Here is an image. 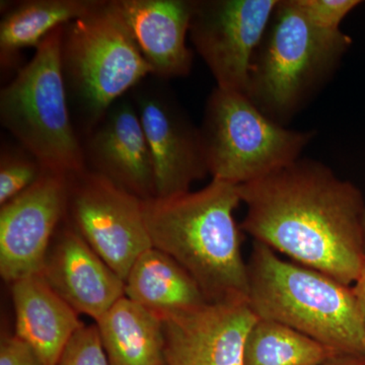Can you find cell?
<instances>
[{
	"label": "cell",
	"instance_id": "1",
	"mask_svg": "<svg viewBox=\"0 0 365 365\" xmlns=\"http://www.w3.org/2000/svg\"><path fill=\"white\" fill-rule=\"evenodd\" d=\"M242 232L254 242L346 285L365 265L359 187L330 167L300 158L256 181L239 185Z\"/></svg>",
	"mask_w": 365,
	"mask_h": 365
},
{
	"label": "cell",
	"instance_id": "2",
	"mask_svg": "<svg viewBox=\"0 0 365 365\" xmlns=\"http://www.w3.org/2000/svg\"><path fill=\"white\" fill-rule=\"evenodd\" d=\"M240 203L239 186L216 179L198 191L143 201L153 248L184 268L209 304L248 302Z\"/></svg>",
	"mask_w": 365,
	"mask_h": 365
},
{
	"label": "cell",
	"instance_id": "3",
	"mask_svg": "<svg viewBox=\"0 0 365 365\" xmlns=\"http://www.w3.org/2000/svg\"><path fill=\"white\" fill-rule=\"evenodd\" d=\"M248 304L270 319L340 353L365 354V309L353 287L253 242Z\"/></svg>",
	"mask_w": 365,
	"mask_h": 365
},
{
	"label": "cell",
	"instance_id": "4",
	"mask_svg": "<svg viewBox=\"0 0 365 365\" xmlns=\"http://www.w3.org/2000/svg\"><path fill=\"white\" fill-rule=\"evenodd\" d=\"M351 38L312 25L297 0H278L250 69L246 95L266 116L287 126L330 83Z\"/></svg>",
	"mask_w": 365,
	"mask_h": 365
},
{
	"label": "cell",
	"instance_id": "5",
	"mask_svg": "<svg viewBox=\"0 0 365 365\" xmlns=\"http://www.w3.org/2000/svg\"><path fill=\"white\" fill-rule=\"evenodd\" d=\"M60 63L74 124L81 139L117 101L153 76L110 0L62 29Z\"/></svg>",
	"mask_w": 365,
	"mask_h": 365
},
{
	"label": "cell",
	"instance_id": "6",
	"mask_svg": "<svg viewBox=\"0 0 365 365\" xmlns=\"http://www.w3.org/2000/svg\"><path fill=\"white\" fill-rule=\"evenodd\" d=\"M63 26L0 91V123L45 170L72 176L86 168L60 63Z\"/></svg>",
	"mask_w": 365,
	"mask_h": 365
},
{
	"label": "cell",
	"instance_id": "7",
	"mask_svg": "<svg viewBox=\"0 0 365 365\" xmlns=\"http://www.w3.org/2000/svg\"><path fill=\"white\" fill-rule=\"evenodd\" d=\"M200 130L208 175L237 186L299 160L316 136L273 121L246 93L217 86L206 101Z\"/></svg>",
	"mask_w": 365,
	"mask_h": 365
},
{
	"label": "cell",
	"instance_id": "8",
	"mask_svg": "<svg viewBox=\"0 0 365 365\" xmlns=\"http://www.w3.org/2000/svg\"><path fill=\"white\" fill-rule=\"evenodd\" d=\"M143 201L90 170L71 176L67 213L73 227L123 280L137 259L153 248Z\"/></svg>",
	"mask_w": 365,
	"mask_h": 365
},
{
	"label": "cell",
	"instance_id": "9",
	"mask_svg": "<svg viewBox=\"0 0 365 365\" xmlns=\"http://www.w3.org/2000/svg\"><path fill=\"white\" fill-rule=\"evenodd\" d=\"M278 0H193L189 36L222 90L246 93L250 69Z\"/></svg>",
	"mask_w": 365,
	"mask_h": 365
},
{
	"label": "cell",
	"instance_id": "10",
	"mask_svg": "<svg viewBox=\"0 0 365 365\" xmlns=\"http://www.w3.org/2000/svg\"><path fill=\"white\" fill-rule=\"evenodd\" d=\"M132 91L155 170V197L190 191L208 175L200 126H197L176 96L155 78Z\"/></svg>",
	"mask_w": 365,
	"mask_h": 365
},
{
	"label": "cell",
	"instance_id": "11",
	"mask_svg": "<svg viewBox=\"0 0 365 365\" xmlns=\"http://www.w3.org/2000/svg\"><path fill=\"white\" fill-rule=\"evenodd\" d=\"M71 176L45 170L0 208V274L6 282L42 272L53 235L68 210Z\"/></svg>",
	"mask_w": 365,
	"mask_h": 365
},
{
	"label": "cell",
	"instance_id": "12",
	"mask_svg": "<svg viewBox=\"0 0 365 365\" xmlns=\"http://www.w3.org/2000/svg\"><path fill=\"white\" fill-rule=\"evenodd\" d=\"M158 316L167 365H244L245 342L258 319L248 302L206 304Z\"/></svg>",
	"mask_w": 365,
	"mask_h": 365
},
{
	"label": "cell",
	"instance_id": "13",
	"mask_svg": "<svg viewBox=\"0 0 365 365\" xmlns=\"http://www.w3.org/2000/svg\"><path fill=\"white\" fill-rule=\"evenodd\" d=\"M86 170L143 200L155 197V170L143 125L132 98L123 97L83 138Z\"/></svg>",
	"mask_w": 365,
	"mask_h": 365
},
{
	"label": "cell",
	"instance_id": "14",
	"mask_svg": "<svg viewBox=\"0 0 365 365\" xmlns=\"http://www.w3.org/2000/svg\"><path fill=\"white\" fill-rule=\"evenodd\" d=\"M40 275L76 313L96 323L125 297L124 280L73 227L59 232Z\"/></svg>",
	"mask_w": 365,
	"mask_h": 365
},
{
	"label": "cell",
	"instance_id": "15",
	"mask_svg": "<svg viewBox=\"0 0 365 365\" xmlns=\"http://www.w3.org/2000/svg\"><path fill=\"white\" fill-rule=\"evenodd\" d=\"M148 62L153 76H189L193 53L187 46L193 0H110Z\"/></svg>",
	"mask_w": 365,
	"mask_h": 365
},
{
	"label": "cell",
	"instance_id": "16",
	"mask_svg": "<svg viewBox=\"0 0 365 365\" xmlns=\"http://www.w3.org/2000/svg\"><path fill=\"white\" fill-rule=\"evenodd\" d=\"M16 335L35 351L42 365H58L67 344L83 324L42 276L11 283Z\"/></svg>",
	"mask_w": 365,
	"mask_h": 365
},
{
	"label": "cell",
	"instance_id": "17",
	"mask_svg": "<svg viewBox=\"0 0 365 365\" xmlns=\"http://www.w3.org/2000/svg\"><path fill=\"white\" fill-rule=\"evenodd\" d=\"M124 283L127 299L158 314L209 304L186 270L157 248L148 250L137 259Z\"/></svg>",
	"mask_w": 365,
	"mask_h": 365
},
{
	"label": "cell",
	"instance_id": "18",
	"mask_svg": "<svg viewBox=\"0 0 365 365\" xmlns=\"http://www.w3.org/2000/svg\"><path fill=\"white\" fill-rule=\"evenodd\" d=\"M111 365H167L163 322L126 297L96 323Z\"/></svg>",
	"mask_w": 365,
	"mask_h": 365
},
{
	"label": "cell",
	"instance_id": "19",
	"mask_svg": "<svg viewBox=\"0 0 365 365\" xmlns=\"http://www.w3.org/2000/svg\"><path fill=\"white\" fill-rule=\"evenodd\" d=\"M102 0H26L11 4L0 21V62L13 66L20 53L56 29L91 14Z\"/></svg>",
	"mask_w": 365,
	"mask_h": 365
},
{
	"label": "cell",
	"instance_id": "20",
	"mask_svg": "<svg viewBox=\"0 0 365 365\" xmlns=\"http://www.w3.org/2000/svg\"><path fill=\"white\" fill-rule=\"evenodd\" d=\"M335 350L289 327L258 319L244 346V365H321Z\"/></svg>",
	"mask_w": 365,
	"mask_h": 365
},
{
	"label": "cell",
	"instance_id": "21",
	"mask_svg": "<svg viewBox=\"0 0 365 365\" xmlns=\"http://www.w3.org/2000/svg\"><path fill=\"white\" fill-rule=\"evenodd\" d=\"M44 168L32 155L21 150L2 148L0 153V205L20 195L37 181Z\"/></svg>",
	"mask_w": 365,
	"mask_h": 365
},
{
	"label": "cell",
	"instance_id": "22",
	"mask_svg": "<svg viewBox=\"0 0 365 365\" xmlns=\"http://www.w3.org/2000/svg\"><path fill=\"white\" fill-rule=\"evenodd\" d=\"M58 365H111L97 325H83L72 336Z\"/></svg>",
	"mask_w": 365,
	"mask_h": 365
},
{
	"label": "cell",
	"instance_id": "23",
	"mask_svg": "<svg viewBox=\"0 0 365 365\" xmlns=\"http://www.w3.org/2000/svg\"><path fill=\"white\" fill-rule=\"evenodd\" d=\"M299 9L309 23L325 32H340L341 24L353 9L362 4L360 0H297Z\"/></svg>",
	"mask_w": 365,
	"mask_h": 365
},
{
	"label": "cell",
	"instance_id": "24",
	"mask_svg": "<svg viewBox=\"0 0 365 365\" xmlns=\"http://www.w3.org/2000/svg\"><path fill=\"white\" fill-rule=\"evenodd\" d=\"M0 365H42L39 357L18 336H6L0 344Z\"/></svg>",
	"mask_w": 365,
	"mask_h": 365
},
{
	"label": "cell",
	"instance_id": "25",
	"mask_svg": "<svg viewBox=\"0 0 365 365\" xmlns=\"http://www.w3.org/2000/svg\"><path fill=\"white\" fill-rule=\"evenodd\" d=\"M321 365H365L362 353H338Z\"/></svg>",
	"mask_w": 365,
	"mask_h": 365
},
{
	"label": "cell",
	"instance_id": "26",
	"mask_svg": "<svg viewBox=\"0 0 365 365\" xmlns=\"http://www.w3.org/2000/svg\"><path fill=\"white\" fill-rule=\"evenodd\" d=\"M353 290H354L355 294L357 295L365 309V265L361 273H360L359 279L354 283Z\"/></svg>",
	"mask_w": 365,
	"mask_h": 365
},
{
	"label": "cell",
	"instance_id": "27",
	"mask_svg": "<svg viewBox=\"0 0 365 365\" xmlns=\"http://www.w3.org/2000/svg\"><path fill=\"white\" fill-rule=\"evenodd\" d=\"M362 235H364V248L365 253V211L364 215V218H362Z\"/></svg>",
	"mask_w": 365,
	"mask_h": 365
}]
</instances>
